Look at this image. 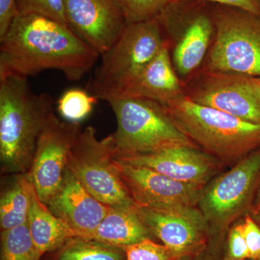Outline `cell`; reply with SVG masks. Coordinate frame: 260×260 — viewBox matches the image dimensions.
Masks as SVG:
<instances>
[{
  "label": "cell",
  "instance_id": "obj_1",
  "mask_svg": "<svg viewBox=\"0 0 260 260\" xmlns=\"http://www.w3.org/2000/svg\"><path fill=\"white\" fill-rule=\"evenodd\" d=\"M0 43V77L55 70L79 81L100 56L70 27L39 15H19Z\"/></svg>",
  "mask_w": 260,
  "mask_h": 260
},
{
  "label": "cell",
  "instance_id": "obj_2",
  "mask_svg": "<svg viewBox=\"0 0 260 260\" xmlns=\"http://www.w3.org/2000/svg\"><path fill=\"white\" fill-rule=\"evenodd\" d=\"M53 114L50 95L34 93L27 78L0 77V161L3 172L28 173L38 140Z\"/></svg>",
  "mask_w": 260,
  "mask_h": 260
},
{
  "label": "cell",
  "instance_id": "obj_3",
  "mask_svg": "<svg viewBox=\"0 0 260 260\" xmlns=\"http://www.w3.org/2000/svg\"><path fill=\"white\" fill-rule=\"evenodd\" d=\"M183 133L222 164H237L260 148V124L197 104L186 95L167 107Z\"/></svg>",
  "mask_w": 260,
  "mask_h": 260
},
{
  "label": "cell",
  "instance_id": "obj_4",
  "mask_svg": "<svg viewBox=\"0 0 260 260\" xmlns=\"http://www.w3.org/2000/svg\"><path fill=\"white\" fill-rule=\"evenodd\" d=\"M106 102L115 114L117 124L112 134L115 158L156 153L174 147H197L161 104L126 95H115Z\"/></svg>",
  "mask_w": 260,
  "mask_h": 260
},
{
  "label": "cell",
  "instance_id": "obj_5",
  "mask_svg": "<svg viewBox=\"0 0 260 260\" xmlns=\"http://www.w3.org/2000/svg\"><path fill=\"white\" fill-rule=\"evenodd\" d=\"M158 18L127 23L121 37L102 54L90 84V93L107 101L124 88L165 45Z\"/></svg>",
  "mask_w": 260,
  "mask_h": 260
},
{
  "label": "cell",
  "instance_id": "obj_6",
  "mask_svg": "<svg viewBox=\"0 0 260 260\" xmlns=\"http://www.w3.org/2000/svg\"><path fill=\"white\" fill-rule=\"evenodd\" d=\"M183 84L201 69L215 34L213 5L174 0L156 17Z\"/></svg>",
  "mask_w": 260,
  "mask_h": 260
},
{
  "label": "cell",
  "instance_id": "obj_7",
  "mask_svg": "<svg viewBox=\"0 0 260 260\" xmlns=\"http://www.w3.org/2000/svg\"><path fill=\"white\" fill-rule=\"evenodd\" d=\"M213 5L215 34L201 69L260 78V16Z\"/></svg>",
  "mask_w": 260,
  "mask_h": 260
},
{
  "label": "cell",
  "instance_id": "obj_8",
  "mask_svg": "<svg viewBox=\"0 0 260 260\" xmlns=\"http://www.w3.org/2000/svg\"><path fill=\"white\" fill-rule=\"evenodd\" d=\"M260 187V148L241 159L204 186L198 207L210 228L220 235L241 217L251 213Z\"/></svg>",
  "mask_w": 260,
  "mask_h": 260
},
{
  "label": "cell",
  "instance_id": "obj_9",
  "mask_svg": "<svg viewBox=\"0 0 260 260\" xmlns=\"http://www.w3.org/2000/svg\"><path fill=\"white\" fill-rule=\"evenodd\" d=\"M113 135L99 139L96 130L80 132L68 156L67 169L95 199L109 207L134 205L115 165Z\"/></svg>",
  "mask_w": 260,
  "mask_h": 260
},
{
  "label": "cell",
  "instance_id": "obj_10",
  "mask_svg": "<svg viewBox=\"0 0 260 260\" xmlns=\"http://www.w3.org/2000/svg\"><path fill=\"white\" fill-rule=\"evenodd\" d=\"M184 89L197 104L260 124V78L200 69Z\"/></svg>",
  "mask_w": 260,
  "mask_h": 260
},
{
  "label": "cell",
  "instance_id": "obj_11",
  "mask_svg": "<svg viewBox=\"0 0 260 260\" xmlns=\"http://www.w3.org/2000/svg\"><path fill=\"white\" fill-rule=\"evenodd\" d=\"M81 131L79 123L61 121L54 113L42 129L27 174L44 204L60 188L70 150Z\"/></svg>",
  "mask_w": 260,
  "mask_h": 260
},
{
  "label": "cell",
  "instance_id": "obj_12",
  "mask_svg": "<svg viewBox=\"0 0 260 260\" xmlns=\"http://www.w3.org/2000/svg\"><path fill=\"white\" fill-rule=\"evenodd\" d=\"M139 210L153 237L160 239L181 259L194 257L204 251L210 235V228L198 206L178 205Z\"/></svg>",
  "mask_w": 260,
  "mask_h": 260
},
{
  "label": "cell",
  "instance_id": "obj_13",
  "mask_svg": "<svg viewBox=\"0 0 260 260\" xmlns=\"http://www.w3.org/2000/svg\"><path fill=\"white\" fill-rule=\"evenodd\" d=\"M73 31L100 54L114 45L127 21L120 0H64Z\"/></svg>",
  "mask_w": 260,
  "mask_h": 260
},
{
  "label": "cell",
  "instance_id": "obj_14",
  "mask_svg": "<svg viewBox=\"0 0 260 260\" xmlns=\"http://www.w3.org/2000/svg\"><path fill=\"white\" fill-rule=\"evenodd\" d=\"M115 165L130 196L139 208L198 206L203 187L181 182L148 168L116 159Z\"/></svg>",
  "mask_w": 260,
  "mask_h": 260
},
{
  "label": "cell",
  "instance_id": "obj_15",
  "mask_svg": "<svg viewBox=\"0 0 260 260\" xmlns=\"http://www.w3.org/2000/svg\"><path fill=\"white\" fill-rule=\"evenodd\" d=\"M115 159L203 188L218 175L223 166L215 157L191 146L174 147L156 153Z\"/></svg>",
  "mask_w": 260,
  "mask_h": 260
},
{
  "label": "cell",
  "instance_id": "obj_16",
  "mask_svg": "<svg viewBox=\"0 0 260 260\" xmlns=\"http://www.w3.org/2000/svg\"><path fill=\"white\" fill-rule=\"evenodd\" d=\"M47 205L71 229L76 237L85 239L102 223L109 208L95 199L68 169L60 188Z\"/></svg>",
  "mask_w": 260,
  "mask_h": 260
},
{
  "label": "cell",
  "instance_id": "obj_17",
  "mask_svg": "<svg viewBox=\"0 0 260 260\" xmlns=\"http://www.w3.org/2000/svg\"><path fill=\"white\" fill-rule=\"evenodd\" d=\"M118 95L150 99L166 107L185 95L184 84L173 64L167 42L158 55L115 95Z\"/></svg>",
  "mask_w": 260,
  "mask_h": 260
},
{
  "label": "cell",
  "instance_id": "obj_18",
  "mask_svg": "<svg viewBox=\"0 0 260 260\" xmlns=\"http://www.w3.org/2000/svg\"><path fill=\"white\" fill-rule=\"evenodd\" d=\"M153 237L139 208L134 205L109 207L105 218L88 239L123 248Z\"/></svg>",
  "mask_w": 260,
  "mask_h": 260
},
{
  "label": "cell",
  "instance_id": "obj_19",
  "mask_svg": "<svg viewBox=\"0 0 260 260\" xmlns=\"http://www.w3.org/2000/svg\"><path fill=\"white\" fill-rule=\"evenodd\" d=\"M27 225L34 244L42 256L46 253L58 250L69 239L76 237L71 229L41 201L32 182Z\"/></svg>",
  "mask_w": 260,
  "mask_h": 260
},
{
  "label": "cell",
  "instance_id": "obj_20",
  "mask_svg": "<svg viewBox=\"0 0 260 260\" xmlns=\"http://www.w3.org/2000/svg\"><path fill=\"white\" fill-rule=\"evenodd\" d=\"M31 181L28 174H18L2 192L0 198L1 231L9 230L27 223L30 208Z\"/></svg>",
  "mask_w": 260,
  "mask_h": 260
},
{
  "label": "cell",
  "instance_id": "obj_21",
  "mask_svg": "<svg viewBox=\"0 0 260 260\" xmlns=\"http://www.w3.org/2000/svg\"><path fill=\"white\" fill-rule=\"evenodd\" d=\"M56 260H126V254L122 248L74 237L58 249Z\"/></svg>",
  "mask_w": 260,
  "mask_h": 260
},
{
  "label": "cell",
  "instance_id": "obj_22",
  "mask_svg": "<svg viewBox=\"0 0 260 260\" xmlns=\"http://www.w3.org/2000/svg\"><path fill=\"white\" fill-rule=\"evenodd\" d=\"M27 223L1 232V260H40Z\"/></svg>",
  "mask_w": 260,
  "mask_h": 260
},
{
  "label": "cell",
  "instance_id": "obj_23",
  "mask_svg": "<svg viewBox=\"0 0 260 260\" xmlns=\"http://www.w3.org/2000/svg\"><path fill=\"white\" fill-rule=\"evenodd\" d=\"M97 98L80 88L68 89L57 102L59 114L70 122L79 123L90 115Z\"/></svg>",
  "mask_w": 260,
  "mask_h": 260
},
{
  "label": "cell",
  "instance_id": "obj_24",
  "mask_svg": "<svg viewBox=\"0 0 260 260\" xmlns=\"http://www.w3.org/2000/svg\"><path fill=\"white\" fill-rule=\"evenodd\" d=\"M122 249L126 260H183L167 246L157 244L152 239H144Z\"/></svg>",
  "mask_w": 260,
  "mask_h": 260
},
{
  "label": "cell",
  "instance_id": "obj_25",
  "mask_svg": "<svg viewBox=\"0 0 260 260\" xmlns=\"http://www.w3.org/2000/svg\"><path fill=\"white\" fill-rule=\"evenodd\" d=\"M19 15H39L70 27L64 0H17Z\"/></svg>",
  "mask_w": 260,
  "mask_h": 260
},
{
  "label": "cell",
  "instance_id": "obj_26",
  "mask_svg": "<svg viewBox=\"0 0 260 260\" xmlns=\"http://www.w3.org/2000/svg\"><path fill=\"white\" fill-rule=\"evenodd\" d=\"M174 0H120L128 23L156 18Z\"/></svg>",
  "mask_w": 260,
  "mask_h": 260
},
{
  "label": "cell",
  "instance_id": "obj_27",
  "mask_svg": "<svg viewBox=\"0 0 260 260\" xmlns=\"http://www.w3.org/2000/svg\"><path fill=\"white\" fill-rule=\"evenodd\" d=\"M249 259V251L246 246L242 224H235L231 227L228 237L227 248L223 260Z\"/></svg>",
  "mask_w": 260,
  "mask_h": 260
},
{
  "label": "cell",
  "instance_id": "obj_28",
  "mask_svg": "<svg viewBox=\"0 0 260 260\" xmlns=\"http://www.w3.org/2000/svg\"><path fill=\"white\" fill-rule=\"evenodd\" d=\"M249 214H246L242 222L243 233L249 259L260 260V227Z\"/></svg>",
  "mask_w": 260,
  "mask_h": 260
},
{
  "label": "cell",
  "instance_id": "obj_29",
  "mask_svg": "<svg viewBox=\"0 0 260 260\" xmlns=\"http://www.w3.org/2000/svg\"><path fill=\"white\" fill-rule=\"evenodd\" d=\"M19 15L17 0H0V39Z\"/></svg>",
  "mask_w": 260,
  "mask_h": 260
},
{
  "label": "cell",
  "instance_id": "obj_30",
  "mask_svg": "<svg viewBox=\"0 0 260 260\" xmlns=\"http://www.w3.org/2000/svg\"><path fill=\"white\" fill-rule=\"evenodd\" d=\"M181 1H187V0H181ZM194 1L207 2L211 4L232 7V8L245 10L246 12L260 16V0H194Z\"/></svg>",
  "mask_w": 260,
  "mask_h": 260
},
{
  "label": "cell",
  "instance_id": "obj_31",
  "mask_svg": "<svg viewBox=\"0 0 260 260\" xmlns=\"http://www.w3.org/2000/svg\"><path fill=\"white\" fill-rule=\"evenodd\" d=\"M259 209H260V187L259 191H258L257 194H256L255 202H254V206H253L251 212L255 211V210Z\"/></svg>",
  "mask_w": 260,
  "mask_h": 260
},
{
  "label": "cell",
  "instance_id": "obj_32",
  "mask_svg": "<svg viewBox=\"0 0 260 260\" xmlns=\"http://www.w3.org/2000/svg\"><path fill=\"white\" fill-rule=\"evenodd\" d=\"M251 213L252 214L251 216H252V218L255 220L256 223H257L260 227V209L251 212Z\"/></svg>",
  "mask_w": 260,
  "mask_h": 260
},
{
  "label": "cell",
  "instance_id": "obj_33",
  "mask_svg": "<svg viewBox=\"0 0 260 260\" xmlns=\"http://www.w3.org/2000/svg\"><path fill=\"white\" fill-rule=\"evenodd\" d=\"M203 253H201L199 255L194 256V257L189 258V259L185 260H211L209 259V258L207 257L206 256H203Z\"/></svg>",
  "mask_w": 260,
  "mask_h": 260
}]
</instances>
